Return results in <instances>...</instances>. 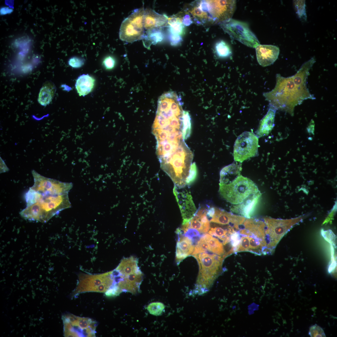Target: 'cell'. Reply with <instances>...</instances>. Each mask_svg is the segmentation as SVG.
Instances as JSON below:
<instances>
[{"label": "cell", "mask_w": 337, "mask_h": 337, "mask_svg": "<svg viewBox=\"0 0 337 337\" xmlns=\"http://www.w3.org/2000/svg\"><path fill=\"white\" fill-rule=\"evenodd\" d=\"M71 207L68 194H41V198L35 203L26 207L20 214L22 217L29 221L45 223L61 211Z\"/></svg>", "instance_id": "3957f363"}, {"label": "cell", "mask_w": 337, "mask_h": 337, "mask_svg": "<svg viewBox=\"0 0 337 337\" xmlns=\"http://www.w3.org/2000/svg\"><path fill=\"white\" fill-rule=\"evenodd\" d=\"M246 219L242 216L234 215L214 207V213L209 220L211 222L223 225L228 224L234 228L239 229V226L243 224Z\"/></svg>", "instance_id": "2e32d148"}, {"label": "cell", "mask_w": 337, "mask_h": 337, "mask_svg": "<svg viewBox=\"0 0 337 337\" xmlns=\"http://www.w3.org/2000/svg\"><path fill=\"white\" fill-rule=\"evenodd\" d=\"M190 13L193 16L198 19L202 20L210 19L207 12L203 11L199 6L193 7L190 11Z\"/></svg>", "instance_id": "8d00e7d4"}, {"label": "cell", "mask_w": 337, "mask_h": 337, "mask_svg": "<svg viewBox=\"0 0 337 337\" xmlns=\"http://www.w3.org/2000/svg\"><path fill=\"white\" fill-rule=\"evenodd\" d=\"M56 88L51 82H46L41 88L39 94L38 101L42 105L46 106L51 101L54 95Z\"/></svg>", "instance_id": "484cf974"}, {"label": "cell", "mask_w": 337, "mask_h": 337, "mask_svg": "<svg viewBox=\"0 0 337 337\" xmlns=\"http://www.w3.org/2000/svg\"><path fill=\"white\" fill-rule=\"evenodd\" d=\"M181 18L176 17L168 18L171 34L180 36L184 32V27Z\"/></svg>", "instance_id": "f1b7e54d"}, {"label": "cell", "mask_w": 337, "mask_h": 337, "mask_svg": "<svg viewBox=\"0 0 337 337\" xmlns=\"http://www.w3.org/2000/svg\"><path fill=\"white\" fill-rule=\"evenodd\" d=\"M103 64L106 69H112L114 67L115 64V61L113 57L108 56L106 57L104 59Z\"/></svg>", "instance_id": "60d3db41"}, {"label": "cell", "mask_w": 337, "mask_h": 337, "mask_svg": "<svg viewBox=\"0 0 337 337\" xmlns=\"http://www.w3.org/2000/svg\"><path fill=\"white\" fill-rule=\"evenodd\" d=\"M170 39L171 44L174 45L179 43L181 40L180 36L172 34L170 35Z\"/></svg>", "instance_id": "b9f144b4"}, {"label": "cell", "mask_w": 337, "mask_h": 337, "mask_svg": "<svg viewBox=\"0 0 337 337\" xmlns=\"http://www.w3.org/2000/svg\"><path fill=\"white\" fill-rule=\"evenodd\" d=\"M250 246V237L243 236L241 239L240 242L234 249V252H249Z\"/></svg>", "instance_id": "e575fe53"}, {"label": "cell", "mask_w": 337, "mask_h": 337, "mask_svg": "<svg viewBox=\"0 0 337 337\" xmlns=\"http://www.w3.org/2000/svg\"><path fill=\"white\" fill-rule=\"evenodd\" d=\"M309 334L311 337L326 336L323 329L316 324H315L310 327Z\"/></svg>", "instance_id": "74e56055"}, {"label": "cell", "mask_w": 337, "mask_h": 337, "mask_svg": "<svg viewBox=\"0 0 337 337\" xmlns=\"http://www.w3.org/2000/svg\"><path fill=\"white\" fill-rule=\"evenodd\" d=\"M164 309V305L162 303L159 302L151 303L148 305L147 307L149 313L155 316L161 315Z\"/></svg>", "instance_id": "836d02e7"}, {"label": "cell", "mask_w": 337, "mask_h": 337, "mask_svg": "<svg viewBox=\"0 0 337 337\" xmlns=\"http://www.w3.org/2000/svg\"><path fill=\"white\" fill-rule=\"evenodd\" d=\"M94 78L88 74H83L77 79L76 88L80 96H85L93 89L95 83Z\"/></svg>", "instance_id": "d4e9b609"}, {"label": "cell", "mask_w": 337, "mask_h": 337, "mask_svg": "<svg viewBox=\"0 0 337 337\" xmlns=\"http://www.w3.org/2000/svg\"><path fill=\"white\" fill-rule=\"evenodd\" d=\"M219 184V192L221 196L233 204L240 203L250 195L259 191L253 182L242 175L229 183Z\"/></svg>", "instance_id": "8992f818"}, {"label": "cell", "mask_w": 337, "mask_h": 337, "mask_svg": "<svg viewBox=\"0 0 337 337\" xmlns=\"http://www.w3.org/2000/svg\"><path fill=\"white\" fill-rule=\"evenodd\" d=\"M193 256L197 259L199 266L195 291L197 293H204L220 274L225 258L208 252L198 253Z\"/></svg>", "instance_id": "277c9868"}, {"label": "cell", "mask_w": 337, "mask_h": 337, "mask_svg": "<svg viewBox=\"0 0 337 337\" xmlns=\"http://www.w3.org/2000/svg\"><path fill=\"white\" fill-rule=\"evenodd\" d=\"M244 228L239 230L240 235L252 237L262 241L266 245L265 240V224L260 220L250 218L246 219L243 223Z\"/></svg>", "instance_id": "e0dca14e"}, {"label": "cell", "mask_w": 337, "mask_h": 337, "mask_svg": "<svg viewBox=\"0 0 337 337\" xmlns=\"http://www.w3.org/2000/svg\"><path fill=\"white\" fill-rule=\"evenodd\" d=\"M297 1L295 2V6L297 8V11L298 16L300 17H302V15H305V2L303 1Z\"/></svg>", "instance_id": "ab89813d"}, {"label": "cell", "mask_w": 337, "mask_h": 337, "mask_svg": "<svg viewBox=\"0 0 337 337\" xmlns=\"http://www.w3.org/2000/svg\"><path fill=\"white\" fill-rule=\"evenodd\" d=\"M276 110L275 108L270 105L267 113L260 121L256 131V135L258 138L267 135L271 132L274 126Z\"/></svg>", "instance_id": "603a6c76"}, {"label": "cell", "mask_w": 337, "mask_h": 337, "mask_svg": "<svg viewBox=\"0 0 337 337\" xmlns=\"http://www.w3.org/2000/svg\"><path fill=\"white\" fill-rule=\"evenodd\" d=\"M114 280L112 271L101 274L81 273L79 276L78 282L73 296L86 292L105 293L111 287Z\"/></svg>", "instance_id": "52a82bcc"}, {"label": "cell", "mask_w": 337, "mask_h": 337, "mask_svg": "<svg viewBox=\"0 0 337 337\" xmlns=\"http://www.w3.org/2000/svg\"><path fill=\"white\" fill-rule=\"evenodd\" d=\"M221 26L233 38L247 46L256 47L259 45L255 36L243 22L230 19L223 22Z\"/></svg>", "instance_id": "7c38bea8"}, {"label": "cell", "mask_w": 337, "mask_h": 337, "mask_svg": "<svg viewBox=\"0 0 337 337\" xmlns=\"http://www.w3.org/2000/svg\"><path fill=\"white\" fill-rule=\"evenodd\" d=\"M34 183L30 187L43 195L68 194L72 187L71 183H66L48 178L33 172Z\"/></svg>", "instance_id": "8fae6325"}, {"label": "cell", "mask_w": 337, "mask_h": 337, "mask_svg": "<svg viewBox=\"0 0 337 337\" xmlns=\"http://www.w3.org/2000/svg\"><path fill=\"white\" fill-rule=\"evenodd\" d=\"M258 138L253 133L245 132L237 137L234 146V160L242 162L258 154Z\"/></svg>", "instance_id": "30bf717a"}, {"label": "cell", "mask_w": 337, "mask_h": 337, "mask_svg": "<svg viewBox=\"0 0 337 337\" xmlns=\"http://www.w3.org/2000/svg\"><path fill=\"white\" fill-rule=\"evenodd\" d=\"M41 194L30 188L25 195L26 207L30 206L35 203L41 197Z\"/></svg>", "instance_id": "d6a6232c"}, {"label": "cell", "mask_w": 337, "mask_h": 337, "mask_svg": "<svg viewBox=\"0 0 337 337\" xmlns=\"http://www.w3.org/2000/svg\"><path fill=\"white\" fill-rule=\"evenodd\" d=\"M192 22L190 17L189 16H187L184 17L183 20V23L184 24L187 26L189 25Z\"/></svg>", "instance_id": "7bdbcfd3"}, {"label": "cell", "mask_w": 337, "mask_h": 337, "mask_svg": "<svg viewBox=\"0 0 337 337\" xmlns=\"http://www.w3.org/2000/svg\"><path fill=\"white\" fill-rule=\"evenodd\" d=\"M191 130V119L190 115L188 111L183 110L182 134L184 140L187 139L190 136Z\"/></svg>", "instance_id": "f546056e"}, {"label": "cell", "mask_w": 337, "mask_h": 337, "mask_svg": "<svg viewBox=\"0 0 337 337\" xmlns=\"http://www.w3.org/2000/svg\"><path fill=\"white\" fill-rule=\"evenodd\" d=\"M185 187L179 188L174 186L173 189L174 194L181 213L182 225L189 222L197 211L190 192L185 188Z\"/></svg>", "instance_id": "5bb4252c"}, {"label": "cell", "mask_w": 337, "mask_h": 337, "mask_svg": "<svg viewBox=\"0 0 337 337\" xmlns=\"http://www.w3.org/2000/svg\"><path fill=\"white\" fill-rule=\"evenodd\" d=\"M176 233L178 239L176 247V261L178 265L183 259L191 255L195 245L191 239L184 235L180 228H178Z\"/></svg>", "instance_id": "d6986e66"}, {"label": "cell", "mask_w": 337, "mask_h": 337, "mask_svg": "<svg viewBox=\"0 0 337 337\" xmlns=\"http://www.w3.org/2000/svg\"><path fill=\"white\" fill-rule=\"evenodd\" d=\"M144 7L136 9L123 21L119 32L121 40L132 43L144 38Z\"/></svg>", "instance_id": "ba28073f"}, {"label": "cell", "mask_w": 337, "mask_h": 337, "mask_svg": "<svg viewBox=\"0 0 337 337\" xmlns=\"http://www.w3.org/2000/svg\"><path fill=\"white\" fill-rule=\"evenodd\" d=\"M183 124H168L152 127L157 140L156 151L166 158L180 156L190 149L183 137Z\"/></svg>", "instance_id": "7a4b0ae2"}, {"label": "cell", "mask_w": 337, "mask_h": 337, "mask_svg": "<svg viewBox=\"0 0 337 337\" xmlns=\"http://www.w3.org/2000/svg\"><path fill=\"white\" fill-rule=\"evenodd\" d=\"M261 196L260 191L256 193L250 195L242 203L233 206L231 210L246 218H251Z\"/></svg>", "instance_id": "ffe728a7"}, {"label": "cell", "mask_w": 337, "mask_h": 337, "mask_svg": "<svg viewBox=\"0 0 337 337\" xmlns=\"http://www.w3.org/2000/svg\"><path fill=\"white\" fill-rule=\"evenodd\" d=\"M215 48L217 53L220 57H227L231 53L229 46L223 41L218 42L216 44Z\"/></svg>", "instance_id": "1f68e13d"}, {"label": "cell", "mask_w": 337, "mask_h": 337, "mask_svg": "<svg viewBox=\"0 0 337 337\" xmlns=\"http://www.w3.org/2000/svg\"><path fill=\"white\" fill-rule=\"evenodd\" d=\"M159 28H154L148 30L146 38L150 41L152 43L156 44L163 39V34Z\"/></svg>", "instance_id": "4dcf8cb0"}, {"label": "cell", "mask_w": 337, "mask_h": 337, "mask_svg": "<svg viewBox=\"0 0 337 337\" xmlns=\"http://www.w3.org/2000/svg\"><path fill=\"white\" fill-rule=\"evenodd\" d=\"M65 335L68 337H95L96 321L89 318L72 314L64 316Z\"/></svg>", "instance_id": "9c48e42d"}, {"label": "cell", "mask_w": 337, "mask_h": 337, "mask_svg": "<svg viewBox=\"0 0 337 337\" xmlns=\"http://www.w3.org/2000/svg\"><path fill=\"white\" fill-rule=\"evenodd\" d=\"M210 20L214 22H224L230 19L235 10V0H205Z\"/></svg>", "instance_id": "4fadbf2b"}, {"label": "cell", "mask_w": 337, "mask_h": 337, "mask_svg": "<svg viewBox=\"0 0 337 337\" xmlns=\"http://www.w3.org/2000/svg\"><path fill=\"white\" fill-rule=\"evenodd\" d=\"M242 170L241 165L233 163L224 167L220 172V184H227L240 176Z\"/></svg>", "instance_id": "cb8c5ba5"}, {"label": "cell", "mask_w": 337, "mask_h": 337, "mask_svg": "<svg viewBox=\"0 0 337 337\" xmlns=\"http://www.w3.org/2000/svg\"><path fill=\"white\" fill-rule=\"evenodd\" d=\"M207 244V251L206 252L211 253L223 256L225 254V250L222 242L216 237L209 234L203 235Z\"/></svg>", "instance_id": "4316f807"}, {"label": "cell", "mask_w": 337, "mask_h": 337, "mask_svg": "<svg viewBox=\"0 0 337 337\" xmlns=\"http://www.w3.org/2000/svg\"><path fill=\"white\" fill-rule=\"evenodd\" d=\"M138 264L135 259L126 260L120 263L117 270L112 271L113 286L116 287L120 294L125 291L135 293L139 291L143 274Z\"/></svg>", "instance_id": "5b68a950"}, {"label": "cell", "mask_w": 337, "mask_h": 337, "mask_svg": "<svg viewBox=\"0 0 337 337\" xmlns=\"http://www.w3.org/2000/svg\"><path fill=\"white\" fill-rule=\"evenodd\" d=\"M168 23V18L159 14L151 9H145L144 24V29L148 30L160 28Z\"/></svg>", "instance_id": "7402d4cb"}, {"label": "cell", "mask_w": 337, "mask_h": 337, "mask_svg": "<svg viewBox=\"0 0 337 337\" xmlns=\"http://www.w3.org/2000/svg\"><path fill=\"white\" fill-rule=\"evenodd\" d=\"M197 176V168L196 163L193 162L191 165L189 175L186 181V184L188 186L191 185L196 180Z\"/></svg>", "instance_id": "d590c367"}, {"label": "cell", "mask_w": 337, "mask_h": 337, "mask_svg": "<svg viewBox=\"0 0 337 337\" xmlns=\"http://www.w3.org/2000/svg\"><path fill=\"white\" fill-rule=\"evenodd\" d=\"M265 228V240L267 252L275 247L285 232V224L281 220L268 217L264 218Z\"/></svg>", "instance_id": "9a60e30c"}, {"label": "cell", "mask_w": 337, "mask_h": 337, "mask_svg": "<svg viewBox=\"0 0 337 337\" xmlns=\"http://www.w3.org/2000/svg\"><path fill=\"white\" fill-rule=\"evenodd\" d=\"M256 50L257 61L264 67L273 64L280 52L279 47L272 45H259L256 47Z\"/></svg>", "instance_id": "ac0fdd59"}, {"label": "cell", "mask_w": 337, "mask_h": 337, "mask_svg": "<svg viewBox=\"0 0 337 337\" xmlns=\"http://www.w3.org/2000/svg\"><path fill=\"white\" fill-rule=\"evenodd\" d=\"M263 95L270 105L291 115H293L295 107L305 100L315 99L307 86L300 84L293 76L285 77L279 74L276 75L275 87Z\"/></svg>", "instance_id": "6da1fadb"}, {"label": "cell", "mask_w": 337, "mask_h": 337, "mask_svg": "<svg viewBox=\"0 0 337 337\" xmlns=\"http://www.w3.org/2000/svg\"><path fill=\"white\" fill-rule=\"evenodd\" d=\"M12 11L11 10L7 7H4L2 8L1 11L2 14H6L7 13H9L11 12Z\"/></svg>", "instance_id": "ee69618b"}, {"label": "cell", "mask_w": 337, "mask_h": 337, "mask_svg": "<svg viewBox=\"0 0 337 337\" xmlns=\"http://www.w3.org/2000/svg\"><path fill=\"white\" fill-rule=\"evenodd\" d=\"M207 209L199 208L193 217L186 223L188 229L191 228L197 230L200 233L205 234L210 227V221L207 215Z\"/></svg>", "instance_id": "44dd1931"}, {"label": "cell", "mask_w": 337, "mask_h": 337, "mask_svg": "<svg viewBox=\"0 0 337 337\" xmlns=\"http://www.w3.org/2000/svg\"><path fill=\"white\" fill-rule=\"evenodd\" d=\"M233 229L234 228L230 226H228L227 229L215 227H210L208 233L221 240L223 245H225L230 242V234Z\"/></svg>", "instance_id": "83f0119b"}, {"label": "cell", "mask_w": 337, "mask_h": 337, "mask_svg": "<svg viewBox=\"0 0 337 337\" xmlns=\"http://www.w3.org/2000/svg\"><path fill=\"white\" fill-rule=\"evenodd\" d=\"M84 59L76 56L71 58L68 61L69 65L75 68L81 67L84 65Z\"/></svg>", "instance_id": "f35d334b"}]
</instances>
